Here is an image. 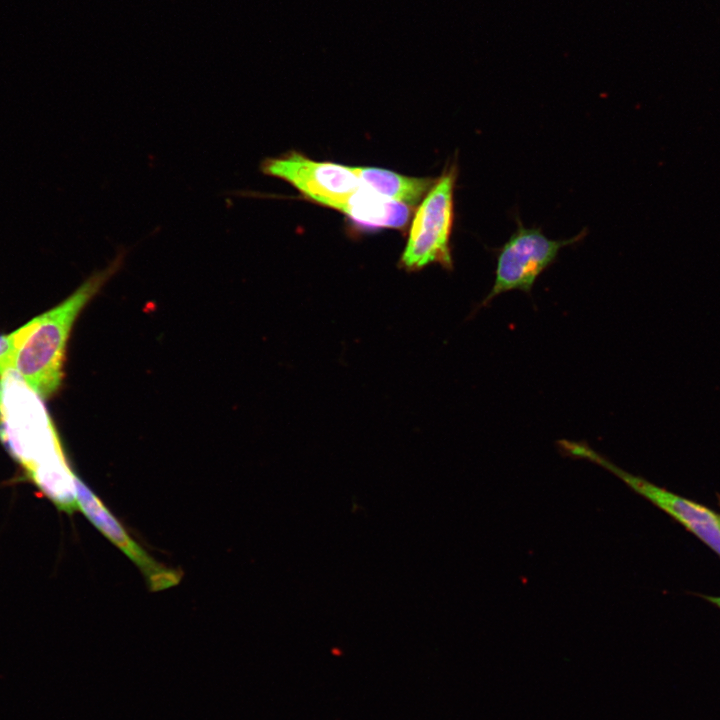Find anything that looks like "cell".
<instances>
[{
  "mask_svg": "<svg viewBox=\"0 0 720 720\" xmlns=\"http://www.w3.org/2000/svg\"><path fill=\"white\" fill-rule=\"evenodd\" d=\"M121 249L104 269L94 272L71 295L15 331L8 370L14 371L43 400L60 388L73 325L86 304L124 264Z\"/></svg>",
  "mask_w": 720,
  "mask_h": 720,
  "instance_id": "cell-1",
  "label": "cell"
},
{
  "mask_svg": "<svg viewBox=\"0 0 720 720\" xmlns=\"http://www.w3.org/2000/svg\"><path fill=\"white\" fill-rule=\"evenodd\" d=\"M42 400L14 371L0 374V439L27 475L67 464Z\"/></svg>",
  "mask_w": 720,
  "mask_h": 720,
  "instance_id": "cell-2",
  "label": "cell"
},
{
  "mask_svg": "<svg viewBox=\"0 0 720 720\" xmlns=\"http://www.w3.org/2000/svg\"><path fill=\"white\" fill-rule=\"evenodd\" d=\"M457 166L447 168L421 201L411 223L401 265L419 270L429 264L452 269L450 237L454 223Z\"/></svg>",
  "mask_w": 720,
  "mask_h": 720,
  "instance_id": "cell-3",
  "label": "cell"
},
{
  "mask_svg": "<svg viewBox=\"0 0 720 720\" xmlns=\"http://www.w3.org/2000/svg\"><path fill=\"white\" fill-rule=\"evenodd\" d=\"M516 221L517 229L497 250L494 282L479 307L488 306L508 291L530 294L537 278L555 262L560 250L586 235V231H581L572 238L554 240L545 236L541 228H526L518 217Z\"/></svg>",
  "mask_w": 720,
  "mask_h": 720,
  "instance_id": "cell-4",
  "label": "cell"
},
{
  "mask_svg": "<svg viewBox=\"0 0 720 720\" xmlns=\"http://www.w3.org/2000/svg\"><path fill=\"white\" fill-rule=\"evenodd\" d=\"M260 170L286 181L306 198L338 211L363 185L352 167L315 161L296 151L265 158Z\"/></svg>",
  "mask_w": 720,
  "mask_h": 720,
  "instance_id": "cell-5",
  "label": "cell"
},
{
  "mask_svg": "<svg viewBox=\"0 0 720 720\" xmlns=\"http://www.w3.org/2000/svg\"><path fill=\"white\" fill-rule=\"evenodd\" d=\"M572 453L576 459L590 461L617 476L633 491L680 522L720 556V526L717 514L642 477L628 473L583 441L575 444Z\"/></svg>",
  "mask_w": 720,
  "mask_h": 720,
  "instance_id": "cell-6",
  "label": "cell"
},
{
  "mask_svg": "<svg viewBox=\"0 0 720 720\" xmlns=\"http://www.w3.org/2000/svg\"><path fill=\"white\" fill-rule=\"evenodd\" d=\"M75 489L78 509L138 566L152 591L172 587L180 581L182 574L155 561L78 477L75 478Z\"/></svg>",
  "mask_w": 720,
  "mask_h": 720,
  "instance_id": "cell-7",
  "label": "cell"
},
{
  "mask_svg": "<svg viewBox=\"0 0 720 720\" xmlns=\"http://www.w3.org/2000/svg\"><path fill=\"white\" fill-rule=\"evenodd\" d=\"M339 211L354 222L369 227L401 228L410 216L408 206L389 200L364 184Z\"/></svg>",
  "mask_w": 720,
  "mask_h": 720,
  "instance_id": "cell-8",
  "label": "cell"
},
{
  "mask_svg": "<svg viewBox=\"0 0 720 720\" xmlns=\"http://www.w3.org/2000/svg\"><path fill=\"white\" fill-rule=\"evenodd\" d=\"M361 182L379 195L414 206L420 203L437 179L411 177L376 167H352Z\"/></svg>",
  "mask_w": 720,
  "mask_h": 720,
  "instance_id": "cell-9",
  "label": "cell"
},
{
  "mask_svg": "<svg viewBox=\"0 0 720 720\" xmlns=\"http://www.w3.org/2000/svg\"><path fill=\"white\" fill-rule=\"evenodd\" d=\"M15 342V331L0 335V374L8 370Z\"/></svg>",
  "mask_w": 720,
  "mask_h": 720,
  "instance_id": "cell-10",
  "label": "cell"
},
{
  "mask_svg": "<svg viewBox=\"0 0 720 720\" xmlns=\"http://www.w3.org/2000/svg\"><path fill=\"white\" fill-rule=\"evenodd\" d=\"M708 599L715 605L720 607V597H708Z\"/></svg>",
  "mask_w": 720,
  "mask_h": 720,
  "instance_id": "cell-11",
  "label": "cell"
},
{
  "mask_svg": "<svg viewBox=\"0 0 720 720\" xmlns=\"http://www.w3.org/2000/svg\"><path fill=\"white\" fill-rule=\"evenodd\" d=\"M718 523H719V526H720V516H719V515H718Z\"/></svg>",
  "mask_w": 720,
  "mask_h": 720,
  "instance_id": "cell-12",
  "label": "cell"
}]
</instances>
